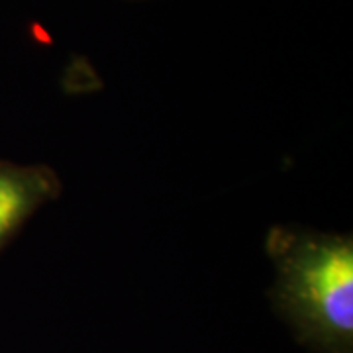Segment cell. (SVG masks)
Segmentation results:
<instances>
[{
    "mask_svg": "<svg viewBox=\"0 0 353 353\" xmlns=\"http://www.w3.org/2000/svg\"><path fill=\"white\" fill-rule=\"evenodd\" d=\"M61 183L46 165L0 161V252L46 202L55 201Z\"/></svg>",
    "mask_w": 353,
    "mask_h": 353,
    "instance_id": "2",
    "label": "cell"
},
{
    "mask_svg": "<svg viewBox=\"0 0 353 353\" xmlns=\"http://www.w3.org/2000/svg\"><path fill=\"white\" fill-rule=\"evenodd\" d=\"M273 301L296 338L316 353H353V240L306 228H273Z\"/></svg>",
    "mask_w": 353,
    "mask_h": 353,
    "instance_id": "1",
    "label": "cell"
}]
</instances>
